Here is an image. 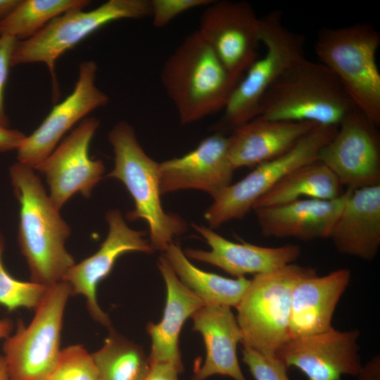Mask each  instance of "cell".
I'll list each match as a JSON object with an SVG mask.
<instances>
[{
    "label": "cell",
    "mask_w": 380,
    "mask_h": 380,
    "mask_svg": "<svg viewBox=\"0 0 380 380\" xmlns=\"http://www.w3.org/2000/svg\"><path fill=\"white\" fill-rule=\"evenodd\" d=\"M157 266L165 284L166 299L161 320L156 324L149 322L146 325L151 341L148 361L150 364L170 363L181 373L184 365L179 349L180 332L186 319L204 303L179 281L163 255Z\"/></svg>",
    "instance_id": "cell-23"
},
{
    "label": "cell",
    "mask_w": 380,
    "mask_h": 380,
    "mask_svg": "<svg viewBox=\"0 0 380 380\" xmlns=\"http://www.w3.org/2000/svg\"><path fill=\"white\" fill-rule=\"evenodd\" d=\"M163 253L179 281L204 305L236 308L250 284V279L245 277L230 279L198 268L178 243L172 242Z\"/></svg>",
    "instance_id": "cell-25"
},
{
    "label": "cell",
    "mask_w": 380,
    "mask_h": 380,
    "mask_svg": "<svg viewBox=\"0 0 380 380\" xmlns=\"http://www.w3.org/2000/svg\"><path fill=\"white\" fill-rule=\"evenodd\" d=\"M242 361L255 380H291L288 369L275 357H267L242 344Z\"/></svg>",
    "instance_id": "cell-31"
},
{
    "label": "cell",
    "mask_w": 380,
    "mask_h": 380,
    "mask_svg": "<svg viewBox=\"0 0 380 380\" xmlns=\"http://www.w3.org/2000/svg\"><path fill=\"white\" fill-rule=\"evenodd\" d=\"M338 126L318 125L289 151L255 167L239 182L232 184L213 198L204 217L215 229L223 224L243 218L255 203L294 170L317 160L319 150L336 134Z\"/></svg>",
    "instance_id": "cell-10"
},
{
    "label": "cell",
    "mask_w": 380,
    "mask_h": 380,
    "mask_svg": "<svg viewBox=\"0 0 380 380\" xmlns=\"http://www.w3.org/2000/svg\"><path fill=\"white\" fill-rule=\"evenodd\" d=\"M71 289L65 281L48 288L27 326L18 319L13 335L5 338L3 355L9 380H48L61 349V332Z\"/></svg>",
    "instance_id": "cell-9"
},
{
    "label": "cell",
    "mask_w": 380,
    "mask_h": 380,
    "mask_svg": "<svg viewBox=\"0 0 380 380\" xmlns=\"http://www.w3.org/2000/svg\"><path fill=\"white\" fill-rule=\"evenodd\" d=\"M33 170L19 162L9 168L20 204L18 239L30 281L50 287L61 281L75 262L65 248L70 228Z\"/></svg>",
    "instance_id": "cell-1"
},
{
    "label": "cell",
    "mask_w": 380,
    "mask_h": 380,
    "mask_svg": "<svg viewBox=\"0 0 380 380\" xmlns=\"http://www.w3.org/2000/svg\"><path fill=\"white\" fill-rule=\"evenodd\" d=\"M351 273L341 268L301 279L295 286L289 322V338L322 333L331 329L336 308L348 286Z\"/></svg>",
    "instance_id": "cell-21"
},
{
    "label": "cell",
    "mask_w": 380,
    "mask_h": 380,
    "mask_svg": "<svg viewBox=\"0 0 380 380\" xmlns=\"http://www.w3.org/2000/svg\"><path fill=\"white\" fill-rule=\"evenodd\" d=\"M13 329V322L11 319L4 318L0 319V339L6 338Z\"/></svg>",
    "instance_id": "cell-38"
},
{
    "label": "cell",
    "mask_w": 380,
    "mask_h": 380,
    "mask_svg": "<svg viewBox=\"0 0 380 380\" xmlns=\"http://www.w3.org/2000/svg\"><path fill=\"white\" fill-rule=\"evenodd\" d=\"M0 380H9L3 355H0Z\"/></svg>",
    "instance_id": "cell-39"
},
{
    "label": "cell",
    "mask_w": 380,
    "mask_h": 380,
    "mask_svg": "<svg viewBox=\"0 0 380 380\" xmlns=\"http://www.w3.org/2000/svg\"><path fill=\"white\" fill-rule=\"evenodd\" d=\"M100 121L84 118L34 170L45 177L51 202L59 210L76 193L89 198L102 179L105 165L89 156L91 140Z\"/></svg>",
    "instance_id": "cell-13"
},
{
    "label": "cell",
    "mask_w": 380,
    "mask_h": 380,
    "mask_svg": "<svg viewBox=\"0 0 380 380\" xmlns=\"http://www.w3.org/2000/svg\"><path fill=\"white\" fill-rule=\"evenodd\" d=\"M260 42L266 53L252 64L234 88L214 126L215 132L234 131L256 118L266 91L292 63L305 56V36L289 30L279 10L260 18Z\"/></svg>",
    "instance_id": "cell-7"
},
{
    "label": "cell",
    "mask_w": 380,
    "mask_h": 380,
    "mask_svg": "<svg viewBox=\"0 0 380 380\" xmlns=\"http://www.w3.org/2000/svg\"><path fill=\"white\" fill-rule=\"evenodd\" d=\"M108 232L99 250L79 263H75L64 275L71 289V295H82L87 310L93 319L109 328L111 322L103 311L96 299L99 284L111 272L117 259L129 252L151 254L154 250L149 241L144 239L146 232L129 227L121 212L110 210L106 213Z\"/></svg>",
    "instance_id": "cell-15"
},
{
    "label": "cell",
    "mask_w": 380,
    "mask_h": 380,
    "mask_svg": "<svg viewBox=\"0 0 380 380\" xmlns=\"http://www.w3.org/2000/svg\"><path fill=\"white\" fill-rule=\"evenodd\" d=\"M151 0H109L89 11L71 10L54 18L30 39L17 40L11 66L44 63L51 75L54 99L58 92L55 65L68 50L103 25L122 19L151 16Z\"/></svg>",
    "instance_id": "cell-8"
},
{
    "label": "cell",
    "mask_w": 380,
    "mask_h": 380,
    "mask_svg": "<svg viewBox=\"0 0 380 380\" xmlns=\"http://www.w3.org/2000/svg\"><path fill=\"white\" fill-rule=\"evenodd\" d=\"M343 192V186L334 174L317 160L286 175L255 203L253 210L302 198L334 199Z\"/></svg>",
    "instance_id": "cell-26"
},
{
    "label": "cell",
    "mask_w": 380,
    "mask_h": 380,
    "mask_svg": "<svg viewBox=\"0 0 380 380\" xmlns=\"http://www.w3.org/2000/svg\"><path fill=\"white\" fill-rule=\"evenodd\" d=\"M48 380H101L92 355L81 344L61 349Z\"/></svg>",
    "instance_id": "cell-30"
},
{
    "label": "cell",
    "mask_w": 380,
    "mask_h": 380,
    "mask_svg": "<svg viewBox=\"0 0 380 380\" xmlns=\"http://www.w3.org/2000/svg\"><path fill=\"white\" fill-rule=\"evenodd\" d=\"M90 3L88 0H21L0 23V36L30 39L54 18L71 10L83 9Z\"/></svg>",
    "instance_id": "cell-28"
},
{
    "label": "cell",
    "mask_w": 380,
    "mask_h": 380,
    "mask_svg": "<svg viewBox=\"0 0 380 380\" xmlns=\"http://www.w3.org/2000/svg\"><path fill=\"white\" fill-rule=\"evenodd\" d=\"M210 246V251L186 248L184 252L189 259L205 262L236 277H245L270 272L293 263L300 257L301 249L297 244L266 247L243 241H231L210 227L191 224Z\"/></svg>",
    "instance_id": "cell-18"
},
{
    "label": "cell",
    "mask_w": 380,
    "mask_h": 380,
    "mask_svg": "<svg viewBox=\"0 0 380 380\" xmlns=\"http://www.w3.org/2000/svg\"><path fill=\"white\" fill-rule=\"evenodd\" d=\"M317 125L311 122L274 120L257 116L236 128L228 137L230 160L235 170L255 167L289 151Z\"/></svg>",
    "instance_id": "cell-24"
},
{
    "label": "cell",
    "mask_w": 380,
    "mask_h": 380,
    "mask_svg": "<svg viewBox=\"0 0 380 380\" xmlns=\"http://www.w3.org/2000/svg\"><path fill=\"white\" fill-rule=\"evenodd\" d=\"M351 191L347 189L334 199L302 198L253 210L264 236L292 237L303 241L329 238Z\"/></svg>",
    "instance_id": "cell-19"
},
{
    "label": "cell",
    "mask_w": 380,
    "mask_h": 380,
    "mask_svg": "<svg viewBox=\"0 0 380 380\" xmlns=\"http://www.w3.org/2000/svg\"><path fill=\"white\" fill-rule=\"evenodd\" d=\"M197 31L236 78L259 58L260 18L246 1L213 0L202 12Z\"/></svg>",
    "instance_id": "cell-11"
},
{
    "label": "cell",
    "mask_w": 380,
    "mask_h": 380,
    "mask_svg": "<svg viewBox=\"0 0 380 380\" xmlns=\"http://www.w3.org/2000/svg\"><path fill=\"white\" fill-rule=\"evenodd\" d=\"M378 127L355 106L342 119L336 134L319 151L343 186L355 190L380 184Z\"/></svg>",
    "instance_id": "cell-12"
},
{
    "label": "cell",
    "mask_w": 380,
    "mask_h": 380,
    "mask_svg": "<svg viewBox=\"0 0 380 380\" xmlns=\"http://www.w3.org/2000/svg\"><path fill=\"white\" fill-rule=\"evenodd\" d=\"M108 329L103 346L91 354L101 380H143L150 363L142 348Z\"/></svg>",
    "instance_id": "cell-27"
},
{
    "label": "cell",
    "mask_w": 380,
    "mask_h": 380,
    "mask_svg": "<svg viewBox=\"0 0 380 380\" xmlns=\"http://www.w3.org/2000/svg\"><path fill=\"white\" fill-rule=\"evenodd\" d=\"M213 0H151L153 25L161 28L179 14L190 9L207 6Z\"/></svg>",
    "instance_id": "cell-32"
},
{
    "label": "cell",
    "mask_w": 380,
    "mask_h": 380,
    "mask_svg": "<svg viewBox=\"0 0 380 380\" xmlns=\"http://www.w3.org/2000/svg\"><path fill=\"white\" fill-rule=\"evenodd\" d=\"M315 274L314 268L291 263L254 275L236 307V318L242 336L241 343L265 356L275 357L289 338L293 289L301 279Z\"/></svg>",
    "instance_id": "cell-6"
},
{
    "label": "cell",
    "mask_w": 380,
    "mask_h": 380,
    "mask_svg": "<svg viewBox=\"0 0 380 380\" xmlns=\"http://www.w3.org/2000/svg\"><path fill=\"white\" fill-rule=\"evenodd\" d=\"M4 238L0 232V305L9 311L20 308L35 310L49 287L13 278L4 266Z\"/></svg>",
    "instance_id": "cell-29"
},
{
    "label": "cell",
    "mask_w": 380,
    "mask_h": 380,
    "mask_svg": "<svg viewBox=\"0 0 380 380\" xmlns=\"http://www.w3.org/2000/svg\"><path fill=\"white\" fill-rule=\"evenodd\" d=\"M160 78L182 125L223 110L241 80L227 71L197 30L165 60Z\"/></svg>",
    "instance_id": "cell-2"
},
{
    "label": "cell",
    "mask_w": 380,
    "mask_h": 380,
    "mask_svg": "<svg viewBox=\"0 0 380 380\" xmlns=\"http://www.w3.org/2000/svg\"><path fill=\"white\" fill-rule=\"evenodd\" d=\"M108 141L114 151L115 165L106 177L122 182L134 203L127 219L146 221L151 247L165 252L176 237L186 231L187 224L179 215L167 213L163 208L159 163L146 154L134 127L125 120L118 122L110 129Z\"/></svg>",
    "instance_id": "cell-4"
},
{
    "label": "cell",
    "mask_w": 380,
    "mask_h": 380,
    "mask_svg": "<svg viewBox=\"0 0 380 380\" xmlns=\"http://www.w3.org/2000/svg\"><path fill=\"white\" fill-rule=\"evenodd\" d=\"M16 39L8 36H0V125L8 127L9 120L4 108V89L11 67V55Z\"/></svg>",
    "instance_id": "cell-33"
},
{
    "label": "cell",
    "mask_w": 380,
    "mask_h": 380,
    "mask_svg": "<svg viewBox=\"0 0 380 380\" xmlns=\"http://www.w3.org/2000/svg\"><path fill=\"white\" fill-rule=\"evenodd\" d=\"M21 0H0V23L18 6Z\"/></svg>",
    "instance_id": "cell-37"
},
{
    "label": "cell",
    "mask_w": 380,
    "mask_h": 380,
    "mask_svg": "<svg viewBox=\"0 0 380 380\" xmlns=\"http://www.w3.org/2000/svg\"><path fill=\"white\" fill-rule=\"evenodd\" d=\"M355 106L327 67L303 56L292 63L266 91L258 116L338 126Z\"/></svg>",
    "instance_id": "cell-3"
},
{
    "label": "cell",
    "mask_w": 380,
    "mask_h": 380,
    "mask_svg": "<svg viewBox=\"0 0 380 380\" xmlns=\"http://www.w3.org/2000/svg\"><path fill=\"white\" fill-rule=\"evenodd\" d=\"M25 137L22 132L0 125V152L17 150Z\"/></svg>",
    "instance_id": "cell-35"
},
{
    "label": "cell",
    "mask_w": 380,
    "mask_h": 380,
    "mask_svg": "<svg viewBox=\"0 0 380 380\" xmlns=\"http://www.w3.org/2000/svg\"><path fill=\"white\" fill-rule=\"evenodd\" d=\"M357 329L340 331L334 327L312 335L291 337L275 356L289 369L300 370L308 380H341L357 376L362 364Z\"/></svg>",
    "instance_id": "cell-14"
},
{
    "label": "cell",
    "mask_w": 380,
    "mask_h": 380,
    "mask_svg": "<svg viewBox=\"0 0 380 380\" xmlns=\"http://www.w3.org/2000/svg\"><path fill=\"white\" fill-rule=\"evenodd\" d=\"M234 170L228 137L215 132L188 153L159 163L160 194L196 189L215 198L232 184Z\"/></svg>",
    "instance_id": "cell-17"
},
{
    "label": "cell",
    "mask_w": 380,
    "mask_h": 380,
    "mask_svg": "<svg viewBox=\"0 0 380 380\" xmlns=\"http://www.w3.org/2000/svg\"><path fill=\"white\" fill-rule=\"evenodd\" d=\"M191 318L192 330L201 334L206 351L204 362L194 369L191 380H205L216 374L247 380L236 352L242 336L231 307L204 305Z\"/></svg>",
    "instance_id": "cell-20"
},
{
    "label": "cell",
    "mask_w": 380,
    "mask_h": 380,
    "mask_svg": "<svg viewBox=\"0 0 380 380\" xmlns=\"http://www.w3.org/2000/svg\"><path fill=\"white\" fill-rule=\"evenodd\" d=\"M97 70V64L92 60L80 64L78 80L72 92L55 105L38 128L26 136L17 149L18 162L34 170L75 124L95 109L107 105L108 96L95 83Z\"/></svg>",
    "instance_id": "cell-16"
},
{
    "label": "cell",
    "mask_w": 380,
    "mask_h": 380,
    "mask_svg": "<svg viewBox=\"0 0 380 380\" xmlns=\"http://www.w3.org/2000/svg\"><path fill=\"white\" fill-rule=\"evenodd\" d=\"M380 34L372 25L355 23L323 28L315 50L319 63L338 79L355 105L380 125V73L376 54Z\"/></svg>",
    "instance_id": "cell-5"
},
{
    "label": "cell",
    "mask_w": 380,
    "mask_h": 380,
    "mask_svg": "<svg viewBox=\"0 0 380 380\" xmlns=\"http://www.w3.org/2000/svg\"><path fill=\"white\" fill-rule=\"evenodd\" d=\"M336 251L372 261L380 248V184L352 190L331 230Z\"/></svg>",
    "instance_id": "cell-22"
},
{
    "label": "cell",
    "mask_w": 380,
    "mask_h": 380,
    "mask_svg": "<svg viewBox=\"0 0 380 380\" xmlns=\"http://www.w3.org/2000/svg\"><path fill=\"white\" fill-rule=\"evenodd\" d=\"M179 371L168 362L151 363L143 380H179Z\"/></svg>",
    "instance_id": "cell-34"
},
{
    "label": "cell",
    "mask_w": 380,
    "mask_h": 380,
    "mask_svg": "<svg viewBox=\"0 0 380 380\" xmlns=\"http://www.w3.org/2000/svg\"><path fill=\"white\" fill-rule=\"evenodd\" d=\"M357 380H380V355H376L362 365Z\"/></svg>",
    "instance_id": "cell-36"
}]
</instances>
